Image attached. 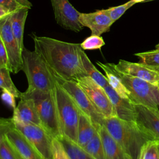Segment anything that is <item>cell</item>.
Segmentation results:
<instances>
[{"label": "cell", "instance_id": "cell-27", "mask_svg": "<svg viewBox=\"0 0 159 159\" xmlns=\"http://www.w3.org/2000/svg\"><path fill=\"white\" fill-rule=\"evenodd\" d=\"M139 159H159V141L150 140L142 147Z\"/></svg>", "mask_w": 159, "mask_h": 159}, {"label": "cell", "instance_id": "cell-7", "mask_svg": "<svg viewBox=\"0 0 159 159\" xmlns=\"http://www.w3.org/2000/svg\"><path fill=\"white\" fill-rule=\"evenodd\" d=\"M55 81L70 96L81 112L86 115L98 130L103 125L104 117L95 108L83 89L73 80H65L52 73Z\"/></svg>", "mask_w": 159, "mask_h": 159}, {"label": "cell", "instance_id": "cell-2", "mask_svg": "<svg viewBox=\"0 0 159 159\" xmlns=\"http://www.w3.org/2000/svg\"><path fill=\"white\" fill-rule=\"evenodd\" d=\"M103 125L131 159H139L143 146L155 140L136 122L124 120L116 116L104 118Z\"/></svg>", "mask_w": 159, "mask_h": 159}, {"label": "cell", "instance_id": "cell-15", "mask_svg": "<svg viewBox=\"0 0 159 159\" xmlns=\"http://www.w3.org/2000/svg\"><path fill=\"white\" fill-rule=\"evenodd\" d=\"M116 114V117L120 119L135 122V109L134 104L129 99L119 96L109 86L104 88Z\"/></svg>", "mask_w": 159, "mask_h": 159}, {"label": "cell", "instance_id": "cell-31", "mask_svg": "<svg viewBox=\"0 0 159 159\" xmlns=\"http://www.w3.org/2000/svg\"><path fill=\"white\" fill-rule=\"evenodd\" d=\"M16 127L13 119L0 117V143L5 138L6 134Z\"/></svg>", "mask_w": 159, "mask_h": 159}, {"label": "cell", "instance_id": "cell-4", "mask_svg": "<svg viewBox=\"0 0 159 159\" xmlns=\"http://www.w3.org/2000/svg\"><path fill=\"white\" fill-rule=\"evenodd\" d=\"M53 92L61 134L76 142L81 111L70 96L56 81Z\"/></svg>", "mask_w": 159, "mask_h": 159}, {"label": "cell", "instance_id": "cell-24", "mask_svg": "<svg viewBox=\"0 0 159 159\" xmlns=\"http://www.w3.org/2000/svg\"><path fill=\"white\" fill-rule=\"evenodd\" d=\"M83 148L95 159H106L102 141L98 131Z\"/></svg>", "mask_w": 159, "mask_h": 159}, {"label": "cell", "instance_id": "cell-3", "mask_svg": "<svg viewBox=\"0 0 159 159\" xmlns=\"http://www.w3.org/2000/svg\"><path fill=\"white\" fill-rule=\"evenodd\" d=\"M22 68L28 81L29 89L50 91L53 89L55 80L52 72L42 58L35 50L25 47L22 50Z\"/></svg>", "mask_w": 159, "mask_h": 159}, {"label": "cell", "instance_id": "cell-37", "mask_svg": "<svg viewBox=\"0 0 159 159\" xmlns=\"http://www.w3.org/2000/svg\"><path fill=\"white\" fill-rule=\"evenodd\" d=\"M17 2H18L19 4L22 6L23 7H27L29 9H31L32 7V3L29 1V0H15Z\"/></svg>", "mask_w": 159, "mask_h": 159}, {"label": "cell", "instance_id": "cell-10", "mask_svg": "<svg viewBox=\"0 0 159 159\" xmlns=\"http://www.w3.org/2000/svg\"><path fill=\"white\" fill-rule=\"evenodd\" d=\"M10 17L11 14L0 20V37L7 52L9 71L17 73L22 68V50L13 34Z\"/></svg>", "mask_w": 159, "mask_h": 159}, {"label": "cell", "instance_id": "cell-41", "mask_svg": "<svg viewBox=\"0 0 159 159\" xmlns=\"http://www.w3.org/2000/svg\"><path fill=\"white\" fill-rule=\"evenodd\" d=\"M155 1V0H145V1L144 2H150V1Z\"/></svg>", "mask_w": 159, "mask_h": 159}, {"label": "cell", "instance_id": "cell-29", "mask_svg": "<svg viewBox=\"0 0 159 159\" xmlns=\"http://www.w3.org/2000/svg\"><path fill=\"white\" fill-rule=\"evenodd\" d=\"M104 45L105 42L102 37L96 35H91L80 43V46L83 50L100 49Z\"/></svg>", "mask_w": 159, "mask_h": 159}, {"label": "cell", "instance_id": "cell-13", "mask_svg": "<svg viewBox=\"0 0 159 159\" xmlns=\"http://www.w3.org/2000/svg\"><path fill=\"white\" fill-rule=\"evenodd\" d=\"M135 122L155 140L159 141V109L142 104H134Z\"/></svg>", "mask_w": 159, "mask_h": 159}, {"label": "cell", "instance_id": "cell-32", "mask_svg": "<svg viewBox=\"0 0 159 159\" xmlns=\"http://www.w3.org/2000/svg\"><path fill=\"white\" fill-rule=\"evenodd\" d=\"M52 157L53 159H70L61 143L54 138L52 140Z\"/></svg>", "mask_w": 159, "mask_h": 159}, {"label": "cell", "instance_id": "cell-20", "mask_svg": "<svg viewBox=\"0 0 159 159\" xmlns=\"http://www.w3.org/2000/svg\"><path fill=\"white\" fill-rule=\"evenodd\" d=\"M97 131L90 119L81 112L77 129L76 140L77 144L83 147L93 137Z\"/></svg>", "mask_w": 159, "mask_h": 159}, {"label": "cell", "instance_id": "cell-30", "mask_svg": "<svg viewBox=\"0 0 159 159\" xmlns=\"http://www.w3.org/2000/svg\"><path fill=\"white\" fill-rule=\"evenodd\" d=\"M0 159H18L16 151L6 137L0 143Z\"/></svg>", "mask_w": 159, "mask_h": 159}, {"label": "cell", "instance_id": "cell-1", "mask_svg": "<svg viewBox=\"0 0 159 159\" xmlns=\"http://www.w3.org/2000/svg\"><path fill=\"white\" fill-rule=\"evenodd\" d=\"M32 38L34 50L42 57L54 75L73 80L86 76L81 63L80 44L37 36L34 34H32Z\"/></svg>", "mask_w": 159, "mask_h": 159}, {"label": "cell", "instance_id": "cell-40", "mask_svg": "<svg viewBox=\"0 0 159 159\" xmlns=\"http://www.w3.org/2000/svg\"><path fill=\"white\" fill-rule=\"evenodd\" d=\"M155 49H158L159 50V42L155 45Z\"/></svg>", "mask_w": 159, "mask_h": 159}, {"label": "cell", "instance_id": "cell-39", "mask_svg": "<svg viewBox=\"0 0 159 159\" xmlns=\"http://www.w3.org/2000/svg\"><path fill=\"white\" fill-rule=\"evenodd\" d=\"M17 158H18V159H24V158H23L17 152Z\"/></svg>", "mask_w": 159, "mask_h": 159}, {"label": "cell", "instance_id": "cell-11", "mask_svg": "<svg viewBox=\"0 0 159 159\" xmlns=\"http://www.w3.org/2000/svg\"><path fill=\"white\" fill-rule=\"evenodd\" d=\"M57 24L61 27L79 32L83 26L79 21L80 12L78 11L68 0H50Z\"/></svg>", "mask_w": 159, "mask_h": 159}, {"label": "cell", "instance_id": "cell-36", "mask_svg": "<svg viewBox=\"0 0 159 159\" xmlns=\"http://www.w3.org/2000/svg\"><path fill=\"white\" fill-rule=\"evenodd\" d=\"M11 14L12 12L9 9L2 5H0V20L6 18Z\"/></svg>", "mask_w": 159, "mask_h": 159}, {"label": "cell", "instance_id": "cell-33", "mask_svg": "<svg viewBox=\"0 0 159 159\" xmlns=\"http://www.w3.org/2000/svg\"><path fill=\"white\" fill-rule=\"evenodd\" d=\"M15 98L16 97L9 91L5 89H2V93L1 95V99L7 105H8L9 106L13 109H15V107H16Z\"/></svg>", "mask_w": 159, "mask_h": 159}, {"label": "cell", "instance_id": "cell-34", "mask_svg": "<svg viewBox=\"0 0 159 159\" xmlns=\"http://www.w3.org/2000/svg\"><path fill=\"white\" fill-rule=\"evenodd\" d=\"M0 68H7L9 70L7 52L1 37H0Z\"/></svg>", "mask_w": 159, "mask_h": 159}, {"label": "cell", "instance_id": "cell-8", "mask_svg": "<svg viewBox=\"0 0 159 159\" xmlns=\"http://www.w3.org/2000/svg\"><path fill=\"white\" fill-rule=\"evenodd\" d=\"M15 126L43 159H53V138L42 126L19 122H15Z\"/></svg>", "mask_w": 159, "mask_h": 159}, {"label": "cell", "instance_id": "cell-9", "mask_svg": "<svg viewBox=\"0 0 159 159\" xmlns=\"http://www.w3.org/2000/svg\"><path fill=\"white\" fill-rule=\"evenodd\" d=\"M83 89L95 108L105 117L116 116L113 106L104 89L89 76L75 80Z\"/></svg>", "mask_w": 159, "mask_h": 159}, {"label": "cell", "instance_id": "cell-23", "mask_svg": "<svg viewBox=\"0 0 159 159\" xmlns=\"http://www.w3.org/2000/svg\"><path fill=\"white\" fill-rule=\"evenodd\" d=\"M57 139L61 143L70 159H95L76 142L63 135Z\"/></svg>", "mask_w": 159, "mask_h": 159}, {"label": "cell", "instance_id": "cell-35", "mask_svg": "<svg viewBox=\"0 0 159 159\" xmlns=\"http://www.w3.org/2000/svg\"><path fill=\"white\" fill-rule=\"evenodd\" d=\"M0 5L6 7L12 13L22 7H24L15 0H0Z\"/></svg>", "mask_w": 159, "mask_h": 159}, {"label": "cell", "instance_id": "cell-21", "mask_svg": "<svg viewBox=\"0 0 159 159\" xmlns=\"http://www.w3.org/2000/svg\"><path fill=\"white\" fill-rule=\"evenodd\" d=\"M96 64L104 71L109 86L121 98L129 99L127 89L122 82L120 78L114 71L110 63H103L100 61H96Z\"/></svg>", "mask_w": 159, "mask_h": 159}, {"label": "cell", "instance_id": "cell-16", "mask_svg": "<svg viewBox=\"0 0 159 159\" xmlns=\"http://www.w3.org/2000/svg\"><path fill=\"white\" fill-rule=\"evenodd\" d=\"M17 106L14 109L12 118L15 122L32 124L42 126V123L33 101L28 98L20 97Z\"/></svg>", "mask_w": 159, "mask_h": 159}, {"label": "cell", "instance_id": "cell-6", "mask_svg": "<svg viewBox=\"0 0 159 159\" xmlns=\"http://www.w3.org/2000/svg\"><path fill=\"white\" fill-rule=\"evenodd\" d=\"M128 91L129 99L134 104H142L159 109V86L118 70L115 64L109 63Z\"/></svg>", "mask_w": 159, "mask_h": 159}, {"label": "cell", "instance_id": "cell-5", "mask_svg": "<svg viewBox=\"0 0 159 159\" xmlns=\"http://www.w3.org/2000/svg\"><path fill=\"white\" fill-rule=\"evenodd\" d=\"M20 97L31 99L40 119L42 127L54 138L58 139L62 135L55 102L53 92L29 89L20 94Z\"/></svg>", "mask_w": 159, "mask_h": 159}, {"label": "cell", "instance_id": "cell-38", "mask_svg": "<svg viewBox=\"0 0 159 159\" xmlns=\"http://www.w3.org/2000/svg\"><path fill=\"white\" fill-rule=\"evenodd\" d=\"M135 4L139 3V2H144L145 1V0H132Z\"/></svg>", "mask_w": 159, "mask_h": 159}, {"label": "cell", "instance_id": "cell-19", "mask_svg": "<svg viewBox=\"0 0 159 159\" xmlns=\"http://www.w3.org/2000/svg\"><path fill=\"white\" fill-rule=\"evenodd\" d=\"M29 10V9L27 7H22L12 12L10 17L11 27L13 34L22 50L24 47L23 42L24 30Z\"/></svg>", "mask_w": 159, "mask_h": 159}, {"label": "cell", "instance_id": "cell-22", "mask_svg": "<svg viewBox=\"0 0 159 159\" xmlns=\"http://www.w3.org/2000/svg\"><path fill=\"white\" fill-rule=\"evenodd\" d=\"M80 55L82 66L86 76L91 78L103 88L108 85L109 83L106 76L103 75L95 67L83 49L81 50Z\"/></svg>", "mask_w": 159, "mask_h": 159}, {"label": "cell", "instance_id": "cell-18", "mask_svg": "<svg viewBox=\"0 0 159 159\" xmlns=\"http://www.w3.org/2000/svg\"><path fill=\"white\" fill-rule=\"evenodd\" d=\"M103 145L106 159H131L104 125L98 130Z\"/></svg>", "mask_w": 159, "mask_h": 159}, {"label": "cell", "instance_id": "cell-14", "mask_svg": "<svg viewBox=\"0 0 159 159\" xmlns=\"http://www.w3.org/2000/svg\"><path fill=\"white\" fill-rule=\"evenodd\" d=\"M79 21L83 27L91 30V35L101 36L102 34L110 30L114 23L106 9L97 10L89 13H80Z\"/></svg>", "mask_w": 159, "mask_h": 159}, {"label": "cell", "instance_id": "cell-26", "mask_svg": "<svg viewBox=\"0 0 159 159\" xmlns=\"http://www.w3.org/2000/svg\"><path fill=\"white\" fill-rule=\"evenodd\" d=\"M140 59V62L154 69L159 70V50L136 53L134 54Z\"/></svg>", "mask_w": 159, "mask_h": 159}, {"label": "cell", "instance_id": "cell-12", "mask_svg": "<svg viewBox=\"0 0 159 159\" xmlns=\"http://www.w3.org/2000/svg\"><path fill=\"white\" fill-rule=\"evenodd\" d=\"M115 66L124 73L159 86V70L152 68L140 62H131L125 60H119Z\"/></svg>", "mask_w": 159, "mask_h": 159}, {"label": "cell", "instance_id": "cell-17", "mask_svg": "<svg viewBox=\"0 0 159 159\" xmlns=\"http://www.w3.org/2000/svg\"><path fill=\"white\" fill-rule=\"evenodd\" d=\"M6 137L23 158L43 159L16 127L7 133Z\"/></svg>", "mask_w": 159, "mask_h": 159}, {"label": "cell", "instance_id": "cell-28", "mask_svg": "<svg viewBox=\"0 0 159 159\" xmlns=\"http://www.w3.org/2000/svg\"><path fill=\"white\" fill-rule=\"evenodd\" d=\"M134 4H135V3L132 0H130L121 5L106 9V11L107 12L112 20L115 22L125 12L127 9H129Z\"/></svg>", "mask_w": 159, "mask_h": 159}, {"label": "cell", "instance_id": "cell-25", "mask_svg": "<svg viewBox=\"0 0 159 159\" xmlns=\"http://www.w3.org/2000/svg\"><path fill=\"white\" fill-rule=\"evenodd\" d=\"M10 72L7 68H0V88L9 91L16 98H20L21 92L14 85Z\"/></svg>", "mask_w": 159, "mask_h": 159}]
</instances>
